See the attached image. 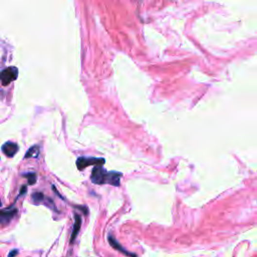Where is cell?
Listing matches in <instances>:
<instances>
[{"instance_id": "cell-13", "label": "cell", "mask_w": 257, "mask_h": 257, "mask_svg": "<svg viewBox=\"0 0 257 257\" xmlns=\"http://www.w3.org/2000/svg\"><path fill=\"white\" fill-rule=\"evenodd\" d=\"M0 206H1V202H0Z\"/></svg>"}, {"instance_id": "cell-7", "label": "cell", "mask_w": 257, "mask_h": 257, "mask_svg": "<svg viewBox=\"0 0 257 257\" xmlns=\"http://www.w3.org/2000/svg\"><path fill=\"white\" fill-rule=\"evenodd\" d=\"M82 227V218L79 214H74V225H73V229H72V233L70 236V243L72 244L74 242L75 238H77L80 230Z\"/></svg>"}, {"instance_id": "cell-2", "label": "cell", "mask_w": 257, "mask_h": 257, "mask_svg": "<svg viewBox=\"0 0 257 257\" xmlns=\"http://www.w3.org/2000/svg\"><path fill=\"white\" fill-rule=\"evenodd\" d=\"M17 77L18 69L14 67H9L0 72V83H1L2 86H8L9 84L17 80Z\"/></svg>"}, {"instance_id": "cell-3", "label": "cell", "mask_w": 257, "mask_h": 257, "mask_svg": "<svg viewBox=\"0 0 257 257\" xmlns=\"http://www.w3.org/2000/svg\"><path fill=\"white\" fill-rule=\"evenodd\" d=\"M104 159H98V158H93V157H81L78 159L77 161V166L79 170H85L87 166H92V165H96V166H103L104 164Z\"/></svg>"}, {"instance_id": "cell-4", "label": "cell", "mask_w": 257, "mask_h": 257, "mask_svg": "<svg viewBox=\"0 0 257 257\" xmlns=\"http://www.w3.org/2000/svg\"><path fill=\"white\" fill-rule=\"evenodd\" d=\"M17 214V209L15 208L0 210V226L7 225Z\"/></svg>"}, {"instance_id": "cell-9", "label": "cell", "mask_w": 257, "mask_h": 257, "mask_svg": "<svg viewBox=\"0 0 257 257\" xmlns=\"http://www.w3.org/2000/svg\"><path fill=\"white\" fill-rule=\"evenodd\" d=\"M32 199H33L34 203L39 204V203H41L44 200V195L42 193H40V192H35V193L33 194Z\"/></svg>"}, {"instance_id": "cell-12", "label": "cell", "mask_w": 257, "mask_h": 257, "mask_svg": "<svg viewBox=\"0 0 257 257\" xmlns=\"http://www.w3.org/2000/svg\"><path fill=\"white\" fill-rule=\"evenodd\" d=\"M17 250H13V251H11L10 252V254H9V257H14L15 255H17Z\"/></svg>"}, {"instance_id": "cell-1", "label": "cell", "mask_w": 257, "mask_h": 257, "mask_svg": "<svg viewBox=\"0 0 257 257\" xmlns=\"http://www.w3.org/2000/svg\"><path fill=\"white\" fill-rule=\"evenodd\" d=\"M120 177H122V174L119 172H108L105 171L102 166H96V167L93 169L92 172V179L93 182L95 184H110L113 186L118 187L120 185Z\"/></svg>"}, {"instance_id": "cell-6", "label": "cell", "mask_w": 257, "mask_h": 257, "mask_svg": "<svg viewBox=\"0 0 257 257\" xmlns=\"http://www.w3.org/2000/svg\"><path fill=\"white\" fill-rule=\"evenodd\" d=\"M18 150L19 147L17 143L7 142L2 146V152L8 158H12L13 156H15V154L18 152Z\"/></svg>"}, {"instance_id": "cell-8", "label": "cell", "mask_w": 257, "mask_h": 257, "mask_svg": "<svg viewBox=\"0 0 257 257\" xmlns=\"http://www.w3.org/2000/svg\"><path fill=\"white\" fill-rule=\"evenodd\" d=\"M38 155H39V147L35 145V146L32 147V148H30V149L27 151L26 154H25V156H24V158H25V159H29V158H37Z\"/></svg>"}, {"instance_id": "cell-10", "label": "cell", "mask_w": 257, "mask_h": 257, "mask_svg": "<svg viewBox=\"0 0 257 257\" xmlns=\"http://www.w3.org/2000/svg\"><path fill=\"white\" fill-rule=\"evenodd\" d=\"M24 177L28 180V184L29 185H34L36 182V174L35 173L24 174Z\"/></svg>"}, {"instance_id": "cell-11", "label": "cell", "mask_w": 257, "mask_h": 257, "mask_svg": "<svg viewBox=\"0 0 257 257\" xmlns=\"http://www.w3.org/2000/svg\"><path fill=\"white\" fill-rule=\"evenodd\" d=\"M26 190H27V187H26V186H22L19 195H23V194H25V193H26Z\"/></svg>"}, {"instance_id": "cell-5", "label": "cell", "mask_w": 257, "mask_h": 257, "mask_svg": "<svg viewBox=\"0 0 257 257\" xmlns=\"http://www.w3.org/2000/svg\"><path fill=\"white\" fill-rule=\"evenodd\" d=\"M108 240H109V242H110V244H111V246L114 248V249H116V250H118V251H120V253H123V254H125L126 256H128V257H138L137 255H136L135 253H132V252H129L128 250H126L122 245H120L119 242H118V241H117V239L112 235V234H110L109 235V237H108Z\"/></svg>"}]
</instances>
